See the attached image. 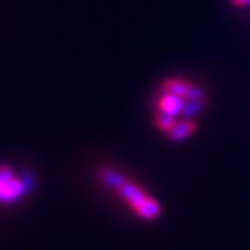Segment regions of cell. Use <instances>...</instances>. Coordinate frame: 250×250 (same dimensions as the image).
I'll return each instance as SVG.
<instances>
[{
  "label": "cell",
  "mask_w": 250,
  "mask_h": 250,
  "mask_svg": "<svg viewBox=\"0 0 250 250\" xmlns=\"http://www.w3.org/2000/svg\"><path fill=\"white\" fill-rule=\"evenodd\" d=\"M205 103L207 101H184V108H183V118H189L195 117V115L202 113V109L205 108Z\"/></svg>",
  "instance_id": "obj_6"
},
{
  "label": "cell",
  "mask_w": 250,
  "mask_h": 250,
  "mask_svg": "<svg viewBox=\"0 0 250 250\" xmlns=\"http://www.w3.org/2000/svg\"><path fill=\"white\" fill-rule=\"evenodd\" d=\"M236 7H243V5H247V4H250V0H231Z\"/></svg>",
  "instance_id": "obj_8"
},
{
  "label": "cell",
  "mask_w": 250,
  "mask_h": 250,
  "mask_svg": "<svg viewBox=\"0 0 250 250\" xmlns=\"http://www.w3.org/2000/svg\"><path fill=\"white\" fill-rule=\"evenodd\" d=\"M155 124L162 132L168 134L172 130V127L176 125V118L170 117V115H165V113H160V111H158V113L155 115Z\"/></svg>",
  "instance_id": "obj_7"
},
{
  "label": "cell",
  "mask_w": 250,
  "mask_h": 250,
  "mask_svg": "<svg viewBox=\"0 0 250 250\" xmlns=\"http://www.w3.org/2000/svg\"><path fill=\"white\" fill-rule=\"evenodd\" d=\"M183 108H184V99L177 98V96L168 94V92H162V96L158 98V101H156V109H158L160 113L170 115V117H174V118L183 113Z\"/></svg>",
  "instance_id": "obj_4"
},
{
  "label": "cell",
  "mask_w": 250,
  "mask_h": 250,
  "mask_svg": "<svg viewBox=\"0 0 250 250\" xmlns=\"http://www.w3.org/2000/svg\"><path fill=\"white\" fill-rule=\"evenodd\" d=\"M162 90L174 94L184 101H207V92L195 83L183 80V78H167L162 83Z\"/></svg>",
  "instance_id": "obj_3"
},
{
  "label": "cell",
  "mask_w": 250,
  "mask_h": 250,
  "mask_svg": "<svg viewBox=\"0 0 250 250\" xmlns=\"http://www.w3.org/2000/svg\"><path fill=\"white\" fill-rule=\"evenodd\" d=\"M195 130H196V122L189 120V118H183L181 122H176V125L172 127V130L167 136H168V139L174 141V143H179V141L188 139Z\"/></svg>",
  "instance_id": "obj_5"
},
{
  "label": "cell",
  "mask_w": 250,
  "mask_h": 250,
  "mask_svg": "<svg viewBox=\"0 0 250 250\" xmlns=\"http://www.w3.org/2000/svg\"><path fill=\"white\" fill-rule=\"evenodd\" d=\"M31 181L26 176H20L9 165L0 167V203L2 205H12L20 202L23 196L30 191Z\"/></svg>",
  "instance_id": "obj_2"
},
{
  "label": "cell",
  "mask_w": 250,
  "mask_h": 250,
  "mask_svg": "<svg viewBox=\"0 0 250 250\" xmlns=\"http://www.w3.org/2000/svg\"><path fill=\"white\" fill-rule=\"evenodd\" d=\"M99 183L104 184L108 189L117 193L122 202L127 203V207L143 221H156L162 215V205L153 196L137 186L132 179L125 177L122 172L115 170L113 167H103L98 170Z\"/></svg>",
  "instance_id": "obj_1"
}]
</instances>
